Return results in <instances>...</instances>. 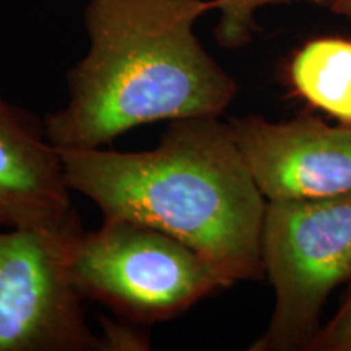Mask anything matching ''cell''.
Instances as JSON below:
<instances>
[{"mask_svg":"<svg viewBox=\"0 0 351 351\" xmlns=\"http://www.w3.org/2000/svg\"><path fill=\"white\" fill-rule=\"evenodd\" d=\"M73 239L0 231V351H104L67 270Z\"/></svg>","mask_w":351,"mask_h":351,"instance_id":"5b68a950","label":"cell"},{"mask_svg":"<svg viewBox=\"0 0 351 351\" xmlns=\"http://www.w3.org/2000/svg\"><path fill=\"white\" fill-rule=\"evenodd\" d=\"M103 345L104 351H145L152 348L150 337L138 330V324L121 319V322L103 319Z\"/></svg>","mask_w":351,"mask_h":351,"instance_id":"8fae6325","label":"cell"},{"mask_svg":"<svg viewBox=\"0 0 351 351\" xmlns=\"http://www.w3.org/2000/svg\"><path fill=\"white\" fill-rule=\"evenodd\" d=\"M70 192L44 125L0 96V226L77 238L83 228Z\"/></svg>","mask_w":351,"mask_h":351,"instance_id":"52a82bcc","label":"cell"},{"mask_svg":"<svg viewBox=\"0 0 351 351\" xmlns=\"http://www.w3.org/2000/svg\"><path fill=\"white\" fill-rule=\"evenodd\" d=\"M309 351H351V293L337 314L320 327Z\"/></svg>","mask_w":351,"mask_h":351,"instance_id":"30bf717a","label":"cell"},{"mask_svg":"<svg viewBox=\"0 0 351 351\" xmlns=\"http://www.w3.org/2000/svg\"><path fill=\"white\" fill-rule=\"evenodd\" d=\"M254 181L267 202L324 199L351 192V125L315 116L230 122Z\"/></svg>","mask_w":351,"mask_h":351,"instance_id":"8992f818","label":"cell"},{"mask_svg":"<svg viewBox=\"0 0 351 351\" xmlns=\"http://www.w3.org/2000/svg\"><path fill=\"white\" fill-rule=\"evenodd\" d=\"M293 93L339 124L351 125V39L317 38L289 59Z\"/></svg>","mask_w":351,"mask_h":351,"instance_id":"ba28073f","label":"cell"},{"mask_svg":"<svg viewBox=\"0 0 351 351\" xmlns=\"http://www.w3.org/2000/svg\"><path fill=\"white\" fill-rule=\"evenodd\" d=\"M295 0H210L212 10L219 13V20L215 26V38L219 46L226 49H239L251 43L257 29L256 13L261 8L274 3H287ZM314 5H330V0H304Z\"/></svg>","mask_w":351,"mask_h":351,"instance_id":"9c48e42d","label":"cell"},{"mask_svg":"<svg viewBox=\"0 0 351 351\" xmlns=\"http://www.w3.org/2000/svg\"><path fill=\"white\" fill-rule=\"evenodd\" d=\"M262 261L275 307L249 350H309L328 296L351 280V192L267 202Z\"/></svg>","mask_w":351,"mask_h":351,"instance_id":"277c9868","label":"cell"},{"mask_svg":"<svg viewBox=\"0 0 351 351\" xmlns=\"http://www.w3.org/2000/svg\"><path fill=\"white\" fill-rule=\"evenodd\" d=\"M67 270L83 300L138 326L176 319L234 282L173 236L129 219L103 218L70 244Z\"/></svg>","mask_w":351,"mask_h":351,"instance_id":"3957f363","label":"cell"},{"mask_svg":"<svg viewBox=\"0 0 351 351\" xmlns=\"http://www.w3.org/2000/svg\"><path fill=\"white\" fill-rule=\"evenodd\" d=\"M328 10L337 13V15L351 19V0H330Z\"/></svg>","mask_w":351,"mask_h":351,"instance_id":"7c38bea8","label":"cell"},{"mask_svg":"<svg viewBox=\"0 0 351 351\" xmlns=\"http://www.w3.org/2000/svg\"><path fill=\"white\" fill-rule=\"evenodd\" d=\"M72 192L103 218L129 219L173 236L232 282L265 278L262 228L267 199L232 137L230 122H168L153 150H59Z\"/></svg>","mask_w":351,"mask_h":351,"instance_id":"6da1fadb","label":"cell"},{"mask_svg":"<svg viewBox=\"0 0 351 351\" xmlns=\"http://www.w3.org/2000/svg\"><path fill=\"white\" fill-rule=\"evenodd\" d=\"M210 10V0H90V49L67 72V103L46 117L49 142L99 148L135 127L221 116L238 83L195 34Z\"/></svg>","mask_w":351,"mask_h":351,"instance_id":"7a4b0ae2","label":"cell"}]
</instances>
